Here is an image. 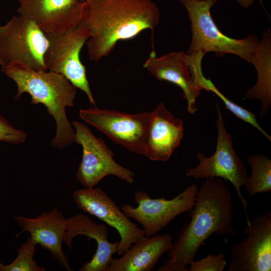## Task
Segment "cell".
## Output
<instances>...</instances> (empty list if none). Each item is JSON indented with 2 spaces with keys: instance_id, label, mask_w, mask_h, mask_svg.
Returning <instances> with one entry per match:
<instances>
[{
  "instance_id": "cell-18",
  "label": "cell",
  "mask_w": 271,
  "mask_h": 271,
  "mask_svg": "<svg viewBox=\"0 0 271 271\" xmlns=\"http://www.w3.org/2000/svg\"><path fill=\"white\" fill-rule=\"evenodd\" d=\"M173 244L169 234L145 236L133 243L118 258L111 261L107 271H152Z\"/></svg>"
},
{
  "instance_id": "cell-23",
  "label": "cell",
  "mask_w": 271,
  "mask_h": 271,
  "mask_svg": "<svg viewBox=\"0 0 271 271\" xmlns=\"http://www.w3.org/2000/svg\"><path fill=\"white\" fill-rule=\"evenodd\" d=\"M225 255L220 252L217 255L209 254L201 259L192 261L189 271H222L227 265Z\"/></svg>"
},
{
  "instance_id": "cell-9",
  "label": "cell",
  "mask_w": 271,
  "mask_h": 271,
  "mask_svg": "<svg viewBox=\"0 0 271 271\" xmlns=\"http://www.w3.org/2000/svg\"><path fill=\"white\" fill-rule=\"evenodd\" d=\"M74 142L82 149V160L76 174L77 180L85 187H94L108 175L132 183L134 173L117 163L114 154L101 138L95 137L84 124L74 120Z\"/></svg>"
},
{
  "instance_id": "cell-8",
  "label": "cell",
  "mask_w": 271,
  "mask_h": 271,
  "mask_svg": "<svg viewBox=\"0 0 271 271\" xmlns=\"http://www.w3.org/2000/svg\"><path fill=\"white\" fill-rule=\"evenodd\" d=\"M151 111L128 113L96 106L79 110L80 118L96 128L114 143L144 156Z\"/></svg>"
},
{
  "instance_id": "cell-24",
  "label": "cell",
  "mask_w": 271,
  "mask_h": 271,
  "mask_svg": "<svg viewBox=\"0 0 271 271\" xmlns=\"http://www.w3.org/2000/svg\"><path fill=\"white\" fill-rule=\"evenodd\" d=\"M27 138L25 131L13 127L6 119L0 115V141L18 144L24 143Z\"/></svg>"
},
{
  "instance_id": "cell-20",
  "label": "cell",
  "mask_w": 271,
  "mask_h": 271,
  "mask_svg": "<svg viewBox=\"0 0 271 271\" xmlns=\"http://www.w3.org/2000/svg\"><path fill=\"white\" fill-rule=\"evenodd\" d=\"M251 173L244 185L250 197L271 191V160L265 155H251L247 159Z\"/></svg>"
},
{
  "instance_id": "cell-7",
  "label": "cell",
  "mask_w": 271,
  "mask_h": 271,
  "mask_svg": "<svg viewBox=\"0 0 271 271\" xmlns=\"http://www.w3.org/2000/svg\"><path fill=\"white\" fill-rule=\"evenodd\" d=\"M46 35L49 45L44 60L47 70L63 75L76 88L83 91L90 103L96 106L86 68L80 57L81 49L90 37L89 30L79 23L64 32Z\"/></svg>"
},
{
  "instance_id": "cell-2",
  "label": "cell",
  "mask_w": 271,
  "mask_h": 271,
  "mask_svg": "<svg viewBox=\"0 0 271 271\" xmlns=\"http://www.w3.org/2000/svg\"><path fill=\"white\" fill-rule=\"evenodd\" d=\"M191 220L179 233L158 271H189L186 266L194 260L197 251L211 234L236 235L232 225L231 193L223 179L205 178L189 211Z\"/></svg>"
},
{
  "instance_id": "cell-15",
  "label": "cell",
  "mask_w": 271,
  "mask_h": 271,
  "mask_svg": "<svg viewBox=\"0 0 271 271\" xmlns=\"http://www.w3.org/2000/svg\"><path fill=\"white\" fill-rule=\"evenodd\" d=\"M108 233L106 225L96 223L83 213L67 218L63 242L69 249H72L73 239L79 235L94 239L97 244L95 253L90 261L82 265L80 271H107L112 256L117 253L118 248V241L110 242Z\"/></svg>"
},
{
  "instance_id": "cell-11",
  "label": "cell",
  "mask_w": 271,
  "mask_h": 271,
  "mask_svg": "<svg viewBox=\"0 0 271 271\" xmlns=\"http://www.w3.org/2000/svg\"><path fill=\"white\" fill-rule=\"evenodd\" d=\"M73 199L79 209L117 231L120 236L119 255L123 254L133 243L145 236L143 229L138 228L101 188L78 189L74 192Z\"/></svg>"
},
{
  "instance_id": "cell-6",
  "label": "cell",
  "mask_w": 271,
  "mask_h": 271,
  "mask_svg": "<svg viewBox=\"0 0 271 271\" xmlns=\"http://www.w3.org/2000/svg\"><path fill=\"white\" fill-rule=\"evenodd\" d=\"M216 107L217 139L215 153L207 157L201 152H198L196 158L199 161L198 165L194 168L188 169L186 175L196 179L215 177L229 181L234 186L243 206L247 223L249 225L250 221L247 211L248 202L244 198L241 191V187L244 186L248 176L244 162L233 149L232 136L226 128L217 102Z\"/></svg>"
},
{
  "instance_id": "cell-25",
  "label": "cell",
  "mask_w": 271,
  "mask_h": 271,
  "mask_svg": "<svg viewBox=\"0 0 271 271\" xmlns=\"http://www.w3.org/2000/svg\"><path fill=\"white\" fill-rule=\"evenodd\" d=\"M235 1L242 8L247 9L253 4L254 0H235Z\"/></svg>"
},
{
  "instance_id": "cell-5",
  "label": "cell",
  "mask_w": 271,
  "mask_h": 271,
  "mask_svg": "<svg viewBox=\"0 0 271 271\" xmlns=\"http://www.w3.org/2000/svg\"><path fill=\"white\" fill-rule=\"evenodd\" d=\"M46 34L32 20L14 16L0 26V65L29 71H46Z\"/></svg>"
},
{
  "instance_id": "cell-4",
  "label": "cell",
  "mask_w": 271,
  "mask_h": 271,
  "mask_svg": "<svg viewBox=\"0 0 271 271\" xmlns=\"http://www.w3.org/2000/svg\"><path fill=\"white\" fill-rule=\"evenodd\" d=\"M219 0H179L186 9L191 22L192 33L189 47L185 53L201 52L204 55L214 52L221 57L226 54L238 56L251 63L253 54L259 42L255 35L242 39L227 36L218 29L211 17L210 10Z\"/></svg>"
},
{
  "instance_id": "cell-21",
  "label": "cell",
  "mask_w": 271,
  "mask_h": 271,
  "mask_svg": "<svg viewBox=\"0 0 271 271\" xmlns=\"http://www.w3.org/2000/svg\"><path fill=\"white\" fill-rule=\"evenodd\" d=\"M37 243L30 235L18 249L17 257L8 265L0 262V271H44L33 259Z\"/></svg>"
},
{
  "instance_id": "cell-17",
  "label": "cell",
  "mask_w": 271,
  "mask_h": 271,
  "mask_svg": "<svg viewBox=\"0 0 271 271\" xmlns=\"http://www.w3.org/2000/svg\"><path fill=\"white\" fill-rule=\"evenodd\" d=\"M143 67L159 81L170 82L181 88L189 113L193 114L197 111L196 101L201 90L193 83L184 52H172L160 57L150 53Z\"/></svg>"
},
{
  "instance_id": "cell-19",
  "label": "cell",
  "mask_w": 271,
  "mask_h": 271,
  "mask_svg": "<svg viewBox=\"0 0 271 271\" xmlns=\"http://www.w3.org/2000/svg\"><path fill=\"white\" fill-rule=\"evenodd\" d=\"M257 72L255 84L246 92L249 99H258L261 102L260 116L264 117L271 104V33L264 31L251 60Z\"/></svg>"
},
{
  "instance_id": "cell-14",
  "label": "cell",
  "mask_w": 271,
  "mask_h": 271,
  "mask_svg": "<svg viewBox=\"0 0 271 271\" xmlns=\"http://www.w3.org/2000/svg\"><path fill=\"white\" fill-rule=\"evenodd\" d=\"M14 219L22 229L17 237L28 232L37 244L48 250L62 267L67 270H72L62 249L67 223L63 213L56 208L35 218L15 216Z\"/></svg>"
},
{
  "instance_id": "cell-26",
  "label": "cell",
  "mask_w": 271,
  "mask_h": 271,
  "mask_svg": "<svg viewBox=\"0 0 271 271\" xmlns=\"http://www.w3.org/2000/svg\"><path fill=\"white\" fill-rule=\"evenodd\" d=\"M81 3H83L85 0H79Z\"/></svg>"
},
{
  "instance_id": "cell-3",
  "label": "cell",
  "mask_w": 271,
  "mask_h": 271,
  "mask_svg": "<svg viewBox=\"0 0 271 271\" xmlns=\"http://www.w3.org/2000/svg\"><path fill=\"white\" fill-rule=\"evenodd\" d=\"M1 70L16 84L15 100L27 93L31 96V104H43L53 117L56 130L51 146L62 149L73 144L75 131L67 117L66 108L74 105L77 88L63 75L49 70L29 71L14 67H1Z\"/></svg>"
},
{
  "instance_id": "cell-10",
  "label": "cell",
  "mask_w": 271,
  "mask_h": 271,
  "mask_svg": "<svg viewBox=\"0 0 271 271\" xmlns=\"http://www.w3.org/2000/svg\"><path fill=\"white\" fill-rule=\"evenodd\" d=\"M198 186L192 184L172 199L164 197L152 199L145 191L134 195L136 207L126 204L121 209L129 218L143 227L145 235L150 237L161 231L177 216L189 211L195 204Z\"/></svg>"
},
{
  "instance_id": "cell-16",
  "label": "cell",
  "mask_w": 271,
  "mask_h": 271,
  "mask_svg": "<svg viewBox=\"0 0 271 271\" xmlns=\"http://www.w3.org/2000/svg\"><path fill=\"white\" fill-rule=\"evenodd\" d=\"M151 112L144 156L154 161H167L184 136L183 122L168 110L162 102Z\"/></svg>"
},
{
  "instance_id": "cell-22",
  "label": "cell",
  "mask_w": 271,
  "mask_h": 271,
  "mask_svg": "<svg viewBox=\"0 0 271 271\" xmlns=\"http://www.w3.org/2000/svg\"><path fill=\"white\" fill-rule=\"evenodd\" d=\"M204 90L213 92L222 101L226 108L231 112L237 118L251 124L261 132L270 142H271L270 136L266 133L259 125L257 121L255 115L227 98L220 91L210 79H205Z\"/></svg>"
},
{
  "instance_id": "cell-13",
  "label": "cell",
  "mask_w": 271,
  "mask_h": 271,
  "mask_svg": "<svg viewBox=\"0 0 271 271\" xmlns=\"http://www.w3.org/2000/svg\"><path fill=\"white\" fill-rule=\"evenodd\" d=\"M17 12L33 21L46 34H57L80 22L82 3L79 0H18Z\"/></svg>"
},
{
  "instance_id": "cell-1",
  "label": "cell",
  "mask_w": 271,
  "mask_h": 271,
  "mask_svg": "<svg viewBox=\"0 0 271 271\" xmlns=\"http://www.w3.org/2000/svg\"><path fill=\"white\" fill-rule=\"evenodd\" d=\"M160 20L152 0H85L80 23L90 31L86 42L89 58L98 62L108 56L118 42L132 39L149 30L153 34Z\"/></svg>"
},
{
  "instance_id": "cell-12",
  "label": "cell",
  "mask_w": 271,
  "mask_h": 271,
  "mask_svg": "<svg viewBox=\"0 0 271 271\" xmlns=\"http://www.w3.org/2000/svg\"><path fill=\"white\" fill-rule=\"evenodd\" d=\"M244 240L231 249L229 271L271 270V212L250 221L244 230Z\"/></svg>"
}]
</instances>
